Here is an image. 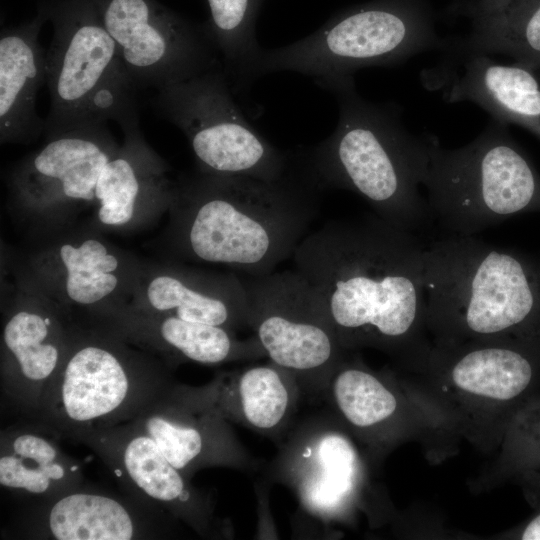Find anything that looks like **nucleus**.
I'll use <instances>...</instances> for the list:
<instances>
[{
    "instance_id": "1",
    "label": "nucleus",
    "mask_w": 540,
    "mask_h": 540,
    "mask_svg": "<svg viewBox=\"0 0 540 540\" xmlns=\"http://www.w3.org/2000/svg\"><path fill=\"white\" fill-rule=\"evenodd\" d=\"M425 245L376 214L331 221L306 235L295 270L320 296L341 346L425 354Z\"/></svg>"
},
{
    "instance_id": "2",
    "label": "nucleus",
    "mask_w": 540,
    "mask_h": 540,
    "mask_svg": "<svg viewBox=\"0 0 540 540\" xmlns=\"http://www.w3.org/2000/svg\"><path fill=\"white\" fill-rule=\"evenodd\" d=\"M320 189L304 166L273 181L200 172L176 189L177 247L247 277L272 273L306 236Z\"/></svg>"
},
{
    "instance_id": "3",
    "label": "nucleus",
    "mask_w": 540,
    "mask_h": 540,
    "mask_svg": "<svg viewBox=\"0 0 540 540\" xmlns=\"http://www.w3.org/2000/svg\"><path fill=\"white\" fill-rule=\"evenodd\" d=\"M339 118L333 133L306 155L304 167L321 187L358 194L375 214L403 230L427 228L432 216L420 193L430 134L415 136L393 104L363 99L351 85L333 92Z\"/></svg>"
},
{
    "instance_id": "4",
    "label": "nucleus",
    "mask_w": 540,
    "mask_h": 540,
    "mask_svg": "<svg viewBox=\"0 0 540 540\" xmlns=\"http://www.w3.org/2000/svg\"><path fill=\"white\" fill-rule=\"evenodd\" d=\"M426 324L439 344L540 327V257L450 234L425 245Z\"/></svg>"
},
{
    "instance_id": "5",
    "label": "nucleus",
    "mask_w": 540,
    "mask_h": 540,
    "mask_svg": "<svg viewBox=\"0 0 540 540\" xmlns=\"http://www.w3.org/2000/svg\"><path fill=\"white\" fill-rule=\"evenodd\" d=\"M446 42L422 0H374L337 13L299 41L262 49L251 83L289 71L312 77L334 92L355 85L354 74L360 69L393 66L425 51H442Z\"/></svg>"
},
{
    "instance_id": "6",
    "label": "nucleus",
    "mask_w": 540,
    "mask_h": 540,
    "mask_svg": "<svg viewBox=\"0 0 540 540\" xmlns=\"http://www.w3.org/2000/svg\"><path fill=\"white\" fill-rule=\"evenodd\" d=\"M115 328L73 332L65 360L34 422L78 441L134 419L175 382L162 363L130 348Z\"/></svg>"
},
{
    "instance_id": "7",
    "label": "nucleus",
    "mask_w": 540,
    "mask_h": 540,
    "mask_svg": "<svg viewBox=\"0 0 540 540\" xmlns=\"http://www.w3.org/2000/svg\"><path fill=\"white\" fill-rule=\"evenodd\" d=\"M433 222L450 234L474 235L512 216L540 212V174L492 119L467 145L443 148L430 135L423 182Z\"/></svg>"
},
{
    "instance_id": "8",
    "label": "nucleus",
    "mask_w": 540,
    "mask_h": 540,
    "mask_svg": "<svg viewBox=\"0 0 540 540\" xmlns=\"http://www.w3.org/2000/svg\"><path fill=\"white\" fill-rule=\"evenodd\" d=\"M53 36L46 51L47 138L75 128L138 116L137 90L92 0L46 2Z\"/></svg>"
},
{
    "instance_id": "9",
    "label": "nucleus",
    "mask_w": 540,
    "mask_h": 540,
    "mask_svg": "<svg viewBox=\"0 0 540 540\" xmlns=\"http://www.w3.org/2000/svg\"><path fill=\"white\" fill-rule=\"evenodd\" d=\"M222 64L163 87L157 112L186 136L200 172L273 181L290 169L289 158L244 117Z\"/></svg>"
},
{
    "instance_id": "10",
    "label": "nucleus",
    "mask_w": 540,
    "mask_h": 540,
    "mask_svg": "<svg viewBox=\"0 0 540 540\" xmlns=\"http://www.w3.org/2000/svg\"><path fill=\"white\" fill-rule=\"evenodd\" d=\"M247 278L249 328L266 357L288 371L301 392L324 395L346 350L320 296L296 270Z\"/></svg>"
},
{
    "instance_id": "11",
    "label": "nucleus",
    "mask_w": 540,
    "mask_h": 540,
    "mask_svg": "<svg viewBox=\"0 0 540 540\" xmlns=\"http://www.w3.org/2000/svg\"><path fill=\"white\" fill-rule=\"evenodd\" d=\"M136 90H157L222 63L205 26L157 0H92Z\"/></svg>"
},
{
    "instance_id": "12",
    "label": "nucleus",
    "mask_w": 540,
    "mask_h": 540,
    "mask_svg": "<svg viewBox=\"0 0 540 540\" xmlns=\"http://www.w3.org/2000/svg\"><path fill=\"white\" fill-rule=\"evenodd\" d=\"M77 442L90 447L138 503L185 522L202 536L218 529L211 499L192 486L132 421L89 432Z\"/></svg>"
},
{
    "instance_id": "13",
    "label": "nucleus",
    "mask_w": 540,
    "mask_h": 540,
    "mask_svg": "<svg viewBox=\"0 0 540 540\" xmlns=\"http://www.w3.org/2000/svg\"><path fill=\"white\" fill-rule=\"evenodd\" d=\"M118 148L106 124L59 133L16 166L10 187L31 205L91 202L101 171Z\"/></svg>"
},
{
    "instance_id": "14",
    "label": "nucleus",
    "mask_w": 540,
    "mask_h": 540,
    "mask_svg": "<svg viewBox=\"0 0 540 540\" xmlns=\"http://www.w3.org/2000/svg\"><path fill=\"white\" fill-rule=\"evenodd\" d=\"M74 329L51 307L26 302L8 314L2 331L1 391L34 419L69 350Z\"/></svg>"
},
{
    "instance_id": "15",
    "label": "nucleus",
    "mask_w": 540,
    "mask_h": 540,
    "mask_svg": "<svg viewBox=\"0 0 540 540\" xmlns=\"http://www.w3.org/2000/svg\"><path fill=\"white\" fill-rule=\"evenodd\" d=\"M158 514L131 497L122 498L84 484L41 500L17 522V532L32 539L134 540L163 535Z\"/></svg>"
},
{
    "instance_id": "16",
    "label": "nucleus",
    "mask_w": 540,
    "mask_h": 540,
    "mask_svg": "<svg viewBox=\"0 0 540 540\" xmlns=\"http://www.w3.org/2000/svg\"><path fill=\"white\" fill-rule=\"evenodd\" d=\"M422 81L430 90L441 89L448 103H475L492 119L523 127L540 140V79L531 68L472 54L441 60L423 71Z\"/></svg>"
},
{
    "instance_id": "17",
    "label": "nucleus",
    "mask_w": 540,
    "mask_h": 540,
    "mask_svg": "<svg viewBox=\"0 0 540 540\" xmlns=\"http://www.w3.org/2000/svg\"><path fill=\"white\" fill-rule=\"evenodd\" d=\"M276 464L301 506L323 521L341 515L353 498L359 477L357 453L327 421L300 430Z\"/></svg>"
},
{
    "instance_id": "18",
    "label": "nucleus",
    "mask_w": 540,
    "mask_h": 540,
    "mask_svg": "<svg viewBox=\"0 0 540 540\" xmlns=\"http://www.w3.org/2000/svg\"><path fill=\"white\" fill-rule=\"evenodd\" d=\"M172 388L130 421L156 443L177 470L190 479L205 467L252 465L227 421L184 402Z\"/></svg>"
},
{
    "instance_id": "19",
    "label": "nucleus",
    "mask_w": 540,
    "mask_h": 540,
    "mask_svg": "<svg viewBox=\"0 0 540 540\" xmlns=\"http://www.w3.org/2000/svg\"><path fill=\"white\" fill-rule=\"evenodd\" d=\"M172 393L225 421L263 434H277L293 415L301 394L296 379L270 361L240 370L221 372L208 384H177Z\"/></svg>"
},
{
    "instance_id": "20",
    "label": "nucleus",
    "mask_w": 540,
    "mask_h": 540,
    "mask_svg": "<svg viewBox=\"0 0 540 540\" xmlns=\"http://www.w3.org/2000/svg\"><path fill=\"white\" fill-rule=\"evenodd\" d=\"M454 385L468 394L510 401L525 393L540 372V327L500 338L439 344Z\"/></svg>"
},
{
    "instance_id": "21",
    "label": "nucleus",
    "mask_w": 540,
    "mask_h": 540,
    "mask_svg": "<svg viewBox=\"0 0 540 540\" xmlns=\"http://www.w3.org/2000/svg\"><path fill=\"white\" fill-rule=\"evenodd\" d=\"M133 310L233 331L249 327L247 289L244 280L234 274L182 267L163 269L147 282L144 296Z\"/></svg>"
},
{
    "instance_id": "22",
    "label": "nucleus",
    "mask_w": 540,
    "mask_h": 540,
    "mask_svg": "<svg viewBox=\"0 0 540 540\" xmlns=\"http://www.w3.org/2000/svg\"><path fill=\"white\" fill-rule=\"evenodd\" d=\"M47 20L49 12L44 2L31 21L1 31V143L29 142L45 130V120L36 111V98L46 83V52L39 33Z\"/></svg>"
},
{
    "instance_id": "23",
    "label": "nucleus",
    "mask_w": 540,
    "mask_h": 540,
    "mask_svg": "<svg viewBox=\"0 0 540 540\" xmlns=\"http://www.w3.org/2000/svg\"><path fill=\"white\" fill-rule=\"evenodd\" d=\"M136 116L120 127L124 143L105 164L95 188L97 216L107 226L129 223L145 203L172 205L177 186L166 177V165L148 146Z\"/></svg>"
},
{
    "instance_id": "24",
    "label": "nucleus",
    "mask_w": 540,
    "mask_h": 540,
    "mask_svg": "<svg viewBox=\"0 0 540 540\" xmlns=\"http://www.w3.org/2000/svg\"><path fill=\"white\" fill-rule=\"evenodd\" d=\"M110 316L113 328L125 339L160 351L172 361L216 365L266 357L255 336L240 340L233 330L222 326L133 309L117 310Z\"/></svg>"
},
{
    "instance_id": "25",
    "label": "nucleus",
    "mask_w": 540,
    "mask_h": 540,
    "mask_svg": "<svg viewBox=\"0 0 540 540\" xmlns=\"http://www.w3.org/2000/svg\"><path fill=\"white\" fill-rule=\"evenodd\" d=\"M53 436L56 435L34 421L2 431L1 486L46 500L83 485L80 463L64 453Z\"/></svg>"
},
{
    "instance_id": "26",
    "label": "nucleus",
    "mask_w": 540,
    "mask_h": 540,
    "mask_svg": "<svg viewBox=\"0 0 540 540\" xmlns=\"http://www.w3.org/2000/svg\"><path fill=\"white\" fill-rule=\"evenodd\" d=\"M441 60L472 54H502L531 69L540 66V0L474 21L465 37L447 38Z\"/></svg>"
},
{
    "instance_id": "27",
    "label": "nucleus",
    "mask_w": 540,
    "mask_h": 540,
    "mask_svg": "<svg viewBox=\"0 0 540 540\" xmlns=\"http://www.w3.org/2000/svg\"><path fill=\"white\" fill-rule=\"evenodd\" d=\"M210 18L205 25L223 68L234 87L247 86L262 48L256 39V21L263 0H206Z\"/></svg>"
},
{
    "instance_id": "28",
    "label": "nucleus",
    "mask_w": 540,
    "mask_h": 540,
    "mask_svg": "<svg viewBox=\"0 0 540 540\" xmlns=\"http://www.w3.org/2000/svg\"><path fill=\"white\" fill-rule=\"evenodd\" d=\"M324 395L342 420L360 431L382 425L398 409L396 395L377 374L345 357L332 374Z\"/></svg>"
},
{
    "instance_id": "29",
    "label": "nucleus",
    "mask_w": 540,
    "mask_h": 540,
    "mask_svg": "<svg viewBox=\"0 0 540 540\" xmlns=\"http://www.w3.org/2000/svg\"><path fill=\"white\" fill-rule=\"evenodd\" d=\"M58 258L64 270L65 297L74 304L98 305L119 287V258L101 240L64 243Z\"/></svg>"
},
{
    "instance_id": "30",
    "label": "nucleus",
    "mask_w": 540,
    "mask_h": 540,
    "mask_svg": "<svg viewBox=\"0 0 540 540\" xmlns=\"http://www.w3.org/2000/svg\"><path fill=\"white\" fill-rule=\"evenodd\" d=\"M525 0H465L459 12L472 19V22L499 15Z\"/></svg>"
},
{
    "instance_id": "31",
    "label": "nucleus",
    "mask_w": 540,
    "mask_h": 540,
    "mask_svg": "<svg viewBox=\"0 0 540 540\" xmlns=\"http://www.w3.org/2000/svg\"><path fill=\"white\" fill-rule=\"evenodd\" d=\"M520 539L540 540V513L525 526L520 535Z\"/></svg>"
},
{
    "instance_id": "32",
    "label": "nucleus",
    "mask_w": 540,
    "mask_h": 540,
    "mask_svg": "<svg viewBox=\"0 0 540 540\" xmlns=\"http://www.w3.org/2000/svg\"><path fill=\"white\" fill-rule=\"evenodd\" d=\"M533 70L536 73V75L538 76V78L540 79V66L534 68Z\"/></svg>"
}]
</instances>
